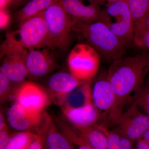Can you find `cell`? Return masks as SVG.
<instances>
[{"mask_svg":"<svg viewBox=\"0 0 149 149\" xmlns=\"http://www.w3.org/2000/svg\"><path fill=\"white\" fill-rule=\"evenodd\" d=\"M47 122L45 145L47 149H74V145L61 130H58L52 120L46 116Z\"/></svg>","mask_w":149,"mask_h":149,"instance_id":"e0dca14e","label":"cell"},{"mask_svg":"<svg viewBox=\"0 0 149 149\" xmlns=\"http://www.w3.org/2000/svg\"><path fill=\"white\" fill-rule=\"evenodd\" d=\"M75 130L93 149H108L106 135L100 127L93 125Z\"/></svg>","mask_w":149,"mask_h":149,"instance_id":"d6986e66","label":"cell"},{"mask_svg":"<svg viewBox=\"0 0 149 149\" xmlns=\"http://www.w3.org/2000/svg\"><path fill=\"white\" fill-rule=\"evenodd\" d=\"M147 88H149V77L147 82Z\"/></svg>","mask_w":149,"mask_h":149,"instance_id":"d590c367","label":"cell"},{"mask_svg":"<svg viewBox=\"0 0 149 149\" xmlns=\"http://www.w3.org/2000/svg\"><path fill=\"white\" fill-rule=\"evenodd\" d=\"M17 103L29 111L42 113L49 103L47 95L41 87L32 82L23 83L17 90Z\"/></svg>","mask_w":149,"mask_h":149,"instance_id":"9c48e42d","label":"cell"},{"mask_svg":"<svg viewBox=\"0 0 149 149\" xmlns=\"http://www.w3.org/2000/svg\"><path fill=\"white\" fill-rule=\"evenodd\" d=\"M149 72V54L144 53L114 61L110 67L107 79L116 97L112 117L118 118V107L131 93L141 88Z\"/></svg>","mask_w":149,"mask_h":149,"instance_id":"6da1fadb","label":"cell"},{"mask_svg":"<svg viewBox=\"0 0 149 149\" xmlns=\"http://www.w3.org/2000/svg\"><path fill=\"white\" fill-rule=\"evenodd\" d=\"M28 50L26 65L29 75L36 78L45 77L58 67L54 57L47 48Z\"/></svg>","mask_w":149,"mask_h":149,"instance_id":"30bf717a","label":"cell"},{"mask_svg":"<svg viewBox=\"0 0 149 149\" xmlns=\"http://www.w3.org/2000/svg\"><path fill=\"white\" fill-rule=\"evenodd\" d=\"M9 33L14 40L27 50L46 47L48 31L44 11L25 20L17 30Z\"/></svg>","mask_w":149,"mask_h":149,"instance_id":"52a82bcc","label":"cell"},{"mask_svg":"<svg viewBox=\"0 0 149 149\" xmlns=\"http://www.w3.org/2000/svg\"><path fill=\"white\" fill-rule=\"evenodd\" d=\"M100 64L98 52L86 43L72 48L68 59L70 72L81 81H90L98 70Z\"/></svg>","mask_w":149,"mask_h":149,"instance_id":"8992f818","label":"cell"},{"mask_svg":"<svg viewBox=\"0 0 149 149\" xmlns=\"http://www.w3.org/2000/svg\"><path fill=\"white\" fill-rule=\"evenodd\" d=\"M7 126L6 124L4 117L2 113H0V130H2L4 128Z\"/></svg>","mask_w":149,"mask_h":149,"instance_id":"d6a6232c","label":"cell"},{"mask_svg":"<svg viewBox=\"0 0 149 149\" xmlns=\"http://www.w3.org/2000/svg\"><path fill=\"white\" fill-rule=\"evenodd\" d=\"M143 140L149 145V128L143 135Z\"/></svg>","mask_w":149,"mask_h":149,"instance_id":"836d02e7","label":"cell"},{"mask_svg":"<svg viewBox=\"0 0 149 149\" xmlns=\"http://www.w3.org/2000/svg\"><path fill=\"white\" fill-rule=\"evenodd\" d=\"M72 18L85 23L99 21L102 9L89 0H57Z\"/></svg>","mask_w":149,"mask_h":149,"instance_id":"8fae6325","label":"cell"},{"mask_svg":"<svg viewBox=\"0 0 149 149\" xmlns=\"http://www.w3.org/2000/svg\"><path fill=\"white\" fill-rule=\"evenodd\" d=\"M48 27L46 48L63 51L67 47L72 32L73 19L56 2L44 10Z\"/></svg>","mask_w":149,"mask_h":149,"instance_id":"3957f363","label":"cell"},{"mask_svg":"<svg viewBox=\"0 0 149 149\" xmlns=\"http://www.w3.org/2000/svg\"><path fill=\"white\" fill-rule=\"evenodd\" d=\"M8 126L0 130V149H5L10 139Z\"/></svg>","mask_w":149,"mask_h":149,"instance_id":"83f0119b","label":"cell"},{"mask_svg":"<svg viewBox=\"0 0 149 149\" xmlns=\"http://www.w3.org/2000/svg\"><path fill=\"white\" fill-rule=\"evenodd\" d=\"M136 93L134 104L142 108L149 116V88H141Z\"/></svg>","mask_w":149,"mask_h":149,"instance_id":"cb8c5ba5","label":"cell"},{"mask_svg":"<svg viewBox=\"0 0 149 149\" xmlns=\"http://www.w3.org/2000/svg\"><path fill=\"white\" fill-rule=\"evenodd\" d=\"M93 102L98 111H114L116 97L109 81L107 78H101L95 81L91 89Z\"/></svg>","mask_w":149,"mask_h":149,"instance_id":"4fadbf2b","label":"cell"},{"mask_svg":"<svg viewBox=\"0 0 149 149\" xmlns=\"http://www.w3.org/2000/svg\"><path fill=\"white\" fill-rule=\"evenodd\" d=\"M134 25L149 12V0H126Z\"/></svg>","mask_w":149,"mask_h":149,"instance_id":"7402d4cb","label":"cell"},{"mask_svg":"<svg viewBox=\"0 0 149 149\" xmlns=\"http://www.w3.org/2000/svg\"><path fill=\"white\" fill-rule=\"evenodd\" d=\"M4 58L0 72L4 74L12 83L20 84L29 75L26 65L28 50L14 40L9 33L3 47Z\"/></svg>","mask_w":149,"mask_h":149,"instance_id":"5b68a950","label":"cell"},{"mask_svg":"<svg viewBox=\"0 0 149 149\" xmlns=\"http://www.w3.org/2000/svg\"><path fill=\"white\" fill-rule=\"evenodd\" d=\"M10 17L8 11L5 10H0V27L3 29L7 27L9 23Z\"/></svg>","mask_w":149,"mask_h":149,"instance_id":"f1b7e54d","label":"cell"},{"mask_svg":"<svg viewBox=\"0 0 149 149\" xmlns=\"http://www.w3.org/2000/svg\"><path fill=\"white\" fill-rule=\"evenodd\" d=\"M47 149V147H46V145H45V149Z\"/></svg>","mask_w":149,"mask_h":149,"instance_id":"8d00e7d4","label":"cell"},{"mask_svg":"<svg viewBox=\"0 0 149 149\" xmlns=\"http://www.w3.org/2000/svg\"><path fill=\"white\" fill-rule=\"evenodd\" d=\"M7 117L11 128L22 131H29L36 128L43 119L42 113L29 111L17 103L10 108Z\"/></svg>","mask_w":149,"mask_h":149,"instance_id":"7c38bea8","label":"cell"},{"mask_svg":"<svg viewBox=\"0 0 149 149\" xmlns=\"http://www.w3.org/2000/svg\"><path fill=\"white\" fill-rule=\"evenodd\" d=\"M36 135L30 131L16 133L10 137L5 149H28Z\"/></svg>","mask_w":149,"mask_h":149,"instance_id":"ffe728a7","label":"cell"},{"mask_svg":"<svg viewBox=\"0 0 149 149\" xmlns=\"http://www.w3.org/2000/svg\"><path fill=\"white\" fill-rule=\"evenodd\" d=\"M85 82L78 80L70 72H61L49 77L47 85L51 92L59 98Z\"/></svg>","mask_w":149,"mask_h":149,"instance_id":"9a60e30c","label":"cell"},{"mask_svg":"<svg viewBox=\"0 0 149 149\" xmlns=\"http://www.w3.org/2000/svg\"><path fill=\"white\" fill-rule=\"evenodd\" d=\"M65 116L74 125V128L92 126L98 119L99 111L93 102L75 108L62 109Z\"/></svg>","mask_w":149,"mask_h":149,"instance_id":"5bb4252c","label":"cell"},{"mask_svg":"<svg viewBox=\"0 0 149 149\" xmlns=\"http://www.w3.org/2000/svg\"><path fill=\"white\" fill-rule=\"evenodd\" d=\"M19 1H20V0H9V5L10 4L12 3H15L17 2H18Z\"/></svg>","mask_w":149,"mask_h":149,"instance_id":"e575fe53","label":"cell"},{"mask_svg":"<svg viewBox=\"0 0 149 149\" xmlns=\"http://www.w3.org/2000/svg\"><path fill=\"white\" fill-rule=\"evenodd\" d=\"M137 149H149V145L143 139H140L137 143Z\"/></svg>","mask_w":149,"mask_h":149,"instance_id":"1f68e13d","label":"cell"},{"mask_svg":"<svg viewBox=\"0 0 149 149\" xmlns=\"http://www.w3.org/2000/svg\"><path fill=\"white\" fill-rule=\"evenodd\" d=\"M89 81H87L59 98L58 103L61 109L80 107L93 102Z\"/></svg>","mask_w":149,"mask_h":149,"instance_id":"2e32d148","label":"cell"},{"mask_svg":"<svg viewBox=\"0 0 149 149\" xmlns=\"http://www.w3.org/2000/svg\"><path fill=\"white\" fill-rule=\"evenodd\" d=\"M100 128L106 135L108 149H134L132 141L119 135L117 132L109 131L105 128Z\"/></svg>","mask_w":149,"mask_h":149,"instance_id":"44dd1931","label":"cell"},{"mask_svg":"<svg viewBox=\"0 0 149 149\" xmlns=\"http://www.w3.org/2000/svg\"><path fill=\"white\" fill-rule=\"evenodd\" d=\"M89 1L100 6L103 5L106 6L112 3L122 1V0H89Z\"/></svg>","mask_w":149,"mask_h":149,"instance_id":"4dcf8cb0","label":"cell"},{"mask_svg":"<svg viewBox=\"0 0 149 149\" xmlns=\"http://www.w3.org/2000/svg\"><path fill=\"white\" fill-rule=\"evenodd\" d=\"M47 122L45 118V123L42 128L38 130L36 137L31 144L28 149H44V146L45 143L46 133H47Z\"/></svg>","mask_w":149,"mask_h":149,"instance_id":"d4e9b609","label":"cell"},{"mask_svg":"<svg viewBox=\"0 0 149 149\" xmlns=\"http://www.w3.org/2000/svg\"><path fill=\"white\" fill-rule=\"evenodd\" d=\"M105 7L99 21L128 45L133 41L135 26L127 1L122 0Z\"/></svg>","mask_w":149,"mask_h":149,"instance_id":"277c9868","label":"cell"},{"mask_svg":"<svg viewBox=\"0 0 149 149\" xmlns=\"http://www.w3.org/2000/svg\"><path fill=\"white\" fill-rule=\"evenodd\" d=\"M65 136L73 145L78 147L76 149H93L86 143L79 133L73 129L68 130L65 133Z\"/></svg>","mask_w":149,"mask_h":149,"instance_id":"484cf974","label":"cell"},{"mask_svg":"<svg viewBox=\"0 0 149 149\" xmlns=\"http://www.w3.org/2000/svg\"><path fill=\"white\" fill-rule=\"evenodd\" d=\"M117 132L130 141L139 140L149 128V116L139 112L138 106L133 104L116 122Z\"/></svg>","mask_w":149,"mask_h":149,"instance_id":"ba28073f","label":"cell"},{"mask_svg":"<svg viewBox=\"0 0 149 149\" xmlns=\"http://www.w3.org/2000/svg\"><path fill=\"white\" fill-rule=\"evenodd\" d=\"M135 27L141 28L149 31V12L143 18L134 25Z\"/></svg>","mask_w":149,"mask_h":149,"instance_id":"f546056e","label":"cell"},{"mask_svg":"<svg viewBox=\"0 0 149 149\" xmlns=\"http://www.w3.org/2000/svg\"><path fill=\"white\" fill-rule=\"evenodd\" d=\"M133 41L136 46L149 51V31L135 27Z\"/></svg>","mask_w":149,"mask_h":149,"instance_id":"603a6c76","label":"cell"},{"mask_svg":"<svg viewBox=\"0 0 149 149\" xmlns=\"http://www.w3.org/2000/svg\"><path fill=\"white\" fill-rule=\"evenodd\" d=\"M11 82L4 74L0 72V97L1 101L7 97L10 89Z\"/></svg>","mask_w":149,"mask_h":149,"instance_id":"4316f807","label":"cell"},{"mask_svg":"<svg viewBox=\"0 0 149 149\" xmlns=\"http://www.w3.org/2000/svg\"><path fill=\"white\" fill-rule=\"evenodd\" d=\"M57 0H30L15 14V21L19 27L25 20L44 11Z\"/></svg>","mask_w":149,"mask_h":149,"instance_id":"ac0fdd59","label":"cell"},{"mask_svg":"<svg viewBox=\"0 0 149 149\" xmlns=\"http://www.w3.org/2000/svg\"><path fill=\"white\" fill-rule=\"evenodd\" d=\"M72 30L86 44L114 60L121 57L128 46L101 21L88 23L73 19Z\"/></svg>","mask_w":149,"mask_h":149,"instance_id":"7a4b0ae2","label":"cell"}]
</instances>
